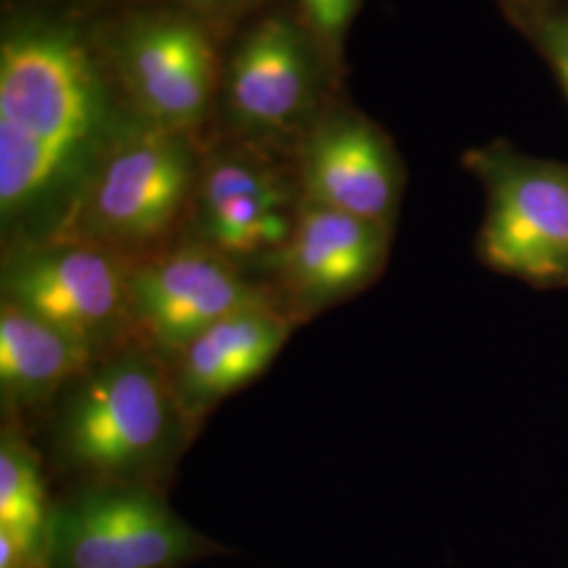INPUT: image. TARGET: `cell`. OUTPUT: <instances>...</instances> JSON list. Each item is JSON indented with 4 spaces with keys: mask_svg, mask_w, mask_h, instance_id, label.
<instances>
[{
    "mask_svg": "<svg viewBox=\"0 0 568 568\" xmlns=\"http://www.w3.org/2000/svg\"><path fill=\"white\" fill-rule=\"evenodd\" d=\"M100 41L142 121L196 135L211 119L224 74L213 26L173 4L145 7L124 13Z\"/></svg>",
    "mask_w": 568,
    "mask_h": 568,
    "instance_id": "cell-4",
    "label": "cell"
},
{
    "mask_svg": "<svg viewBox=\"0 0 568 568\" xmlns=\"http://www.w3.org/2000/svg\"><path fill=\"white\" fill-rule=\"evenodd\" d=\"M133 331L152 354L173 363L206 328L276 297L203 243L166 248L129 264Z\"/></svg>",
    "mask_w": 568,
    "mask_h": 568,
    "instance_id": "cell-9",
    "label": "cell"
},
{
    "mask_svg": "<svg viewBox=\"0 0 568 568\" xmlns=\"http://www.w3.org/2000/svg\"><path fill=\"white\" fill-rule=\"evenodd\" d=\"M394 225L304 201L288 243L274 260L297 310L314 314L349 300L386 265Z\"/></svg>",
    "mask_w": 568,
    "mask_h": 568,
    "instance_id": "cell-12",
    "label": "cell"
},
{
    "mask_svg": "<svg viewBox=\"0 0 568 568\" xmlns=\"http://www.w3.org/2000/svg\"><path fill=\"white\" fill-rule=\"evenodd\" d=\"M55 445L89 483H140L161 474L190 427L169 368L142 347L105 356L70 386Z\"/></svg>",
    "mask_w": 568,
    "mask_h": 568,
    "instance_id": "cell-2",
    "label": "cell"
},
{
    "mask_svg": "<svg viewBox=\"0 0 568 568\" xmlns=\"http://www.w3.org/2000/svg\"><path fill=\"white\" fill-rule=\"evenodd\" d=\"M291 323L278 305L248 307L206 328L169 363L173 392L190 426L264 375L286 344Z\"/></svg>",
    "mask_w": 568,
    "mask_h": 568,
    "instance_id": "cell-13",
    "label": "cell"
},
{
    "mask_svg": "<svg viewBox=\"0 0 568 568\" xmlns=\"http://www.w3.org/2000/svg\"><path fill=\"white\" fill-rule=\"evenodd\" d=\"M335 72L300 13H264L248 23L224 60L225 121L253 145L300 143L328 105Z\"/></svg>",
    "mask_w": 568,
    "mask_h": 568,
    "instance_id": "cell-5",
    "label": "cell"
},
{
    "mask_svg": "<svg viewBox=\"0 0 568 568\" xmlns=\"http://www.w3.org/2000/svg\"><path fill=\"white\" fill-rule=\"evenodd\" d=\"M0 284L2 302L55 326L100 361L135 335L129 264L77 234L9 244Z\"/></svg>",
    "mask_w": 568,
    "mask_h": 568,
    "instance_id": "cell-6",
    "label": "cell"
},
{
    "mask_svg": "<svg viewBox=\"0 0 568 568\" xmlns=\"http://www.w3.org/2000/svg\"><path fill=\"white\" fill-rule=\"evenodd\" d=\"M297 150V182L304 201L394 225L403 166L379 124L352 108L328 103Z\"/></svg>",
    "mask_w": 568,
    "mask_h": 568,
    "instance_id": "cell-10",
    "label": "cell"
},
{
    "mask_svg": "<svg viewBox=\"0 0 568 568\" xmlns=\"http://www.w3.org/2000/svg\"><path fill=\"white\" fill-rule=\"evenodd\" d=\"M203 539L140 483H87L51 511L53 568H169L203 551Z\"/></svg>",
    "mask_w": 568,
    "mask_h": 568,
    "instance_id": "cell-8",
    "label": "cell"
},
{
    "mask_svg": "<svg viewBox=\"0 0 568 568\" xmlns=\"http://www.w3.org/2000/svg\"><path fill=\"white\" fill-rule=\"evenodd\" d=\"M487 190L478 253L495 272L537 286H568V164L495 142L466 154Z\"/></svg>",
    "mask_w": 568,
    "mask_h": 568,
    "instance_id": "cell-7",
    "label": "cell"
},
{
    "mask_svg": "<svg viewBox=\"0 0 568 568\" xmlns=\"http://www.w3.org/2000/svg\"><path fill=\"white\" fill-rule=\"evenodd\" d=\"M138 119L100 34L60 11H13L0 39V220L9 244L70 234L103 159Z\"/></svg>",
    "mask_w": 568,
    "mask_h": 568,
    "instance_id": "cell-1",
    "label": "cell"
},
{
    "mask_svg": "<svg viewBox=\"0 0 568 568\" xmlns=\"http://www.w3.org/2000/svg\"><path fill=\"white\" fill-rule=\"evenodd\" d=\"M100 358L55 326L2 302L0 307V389L4 405L28 408L74 386Z\"/></svg>",
    "mask_w": 568,
    "mask_h": 568,
    "instance_id": "cell-14",
    "label": "cell"
},
{
    "mask_svg": "<svg viewBox=\"0 0 568 568\" xmlns=\"http://www.w3.org/2000/svg\"><path fill=\"white\" fill-rule=\"evenodd\" d=\"M365 0H297V13L321 41L335 70L344 63L345 39Z\"/></svg>",
    "mask_w": 568,
    "mask_h": 568,
    "instance_id": "cell-16",
    "label": "cell"
},
{
    "mask_svg": "<svg viewBox=\"0 0 568 568\" xmlns=\"http://www.w3.org/2000/svg\"><path fill=\"white\" fill-rule=\"evenodd\" d=\"M300 201L283 173L255 148L204 159L194 199L199 243L232 264L276 260L288 243Z\"/></svg>",
    "mask_w": 568,
    "mask_h": 568,
    "instance_id": "cell-11",
    "label": "cell"
},
{
    "mask_svg": "<svg viewBox=\"0 0 568 568\" xmlns=\"http://www.w3.org/2000/svg\"><path fill=\"white\" fill-rule=\"evenodd\" d=\"M203 163L192 133L138 119L103 159L70 234L126 264L161 255L194 209Z\"/></svg>",
    "mask_w": 568,
    "mask_h": 568,
    "instance_id": "cell-3",
    "label": "cell"
},
{
    "mask_svg": "<svg viewBox=\"0 0 568 568\" xmlns=\"http://www.w3.org/2000/svg\"><path fill=\"white\" fill-rule=\"evenodd\" d=\"M51 511L39 455L16 432L4 429L0 440V530L16 541L28 567L47 560Z\"/></svg>",
    "mask_w": 568,
    "mask_h": 568,
    "instance_id": "cell-15",
    "label": "cell"
},
{
    "mask_svg": "<svg viewBox=\"0 0 568 568\" xmlns=\"http://www.w3.org/2000/svg\"><path fill=\"white\" fill-rule=\"evenodd\" d=\"M166 4L180 7L217 30V26L239 20L260 9L265 0H166Z\"/></svg>",
    "mask_w": 568,
    "mask_h": 568,
    "instance_id": "cell-18",
    "label": "cell"
},
{
    "mask_svg": "<svg viewBox=\"0 0 568 568\" xmlns=\"http://www.w3.org/2000/svg\"><path fill=\"white\" fill-rule=\"evenodd\" d=\"M528 20V30L535 32V41L548 55L568 93V13H530Z\"/></svg>",
    "mask_w": 568,
    "mask_h": 568,
    "instance_id": "cell-17",
    "label": "cell"
}]
</instances>
